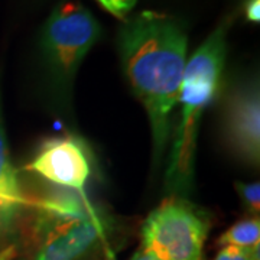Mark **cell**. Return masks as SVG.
<instances>
[{
    "label": "cell",
    "mask_w": 260,
    "mask_h": 260,
    "mask_svg": "<svg viewBox=\"0 0 260 260\" xmlns=\"http://www.w3.org/2000/svg\"><path fill=\"white\" fill-rule=\"evenodd\" d=\"M100 37V23L78 2L62 3L51 13L41 34L39 51L48 88L56 102H70L75 75Z\"/></svg>",
    "instance_id": "cell-3"
},
{
    "label": "cell",
    "mask_w": 260,
    "mask_h": 260,
    "mask_svg": "<svg viewBox=\"0 0 260 260\" xmlns=\"http://www.w3.org/2000/svg\"><path fill=\"white\" fill-rule=\"evenodd\" d=\"M26 169L47 181L83 197L91 175V153L83 140L73 135L47 140Z\"/></svg>",
    "instance_id": "cell-6"
},
{
    "label": "cell",
    "mask_w": 260,
    "mask_h": 260,
    "mask_svg": "<svg viewBox=\"0 0 260 260\" xmlns=\"http://www.w3.org/2000/svg\"><path fill=\"white\" fill-rule=\"evenodd\" d=\"M99 217L87 197L75 191L61 188L45 195L37 205L35 214V236L37 239L48 233L70 227Z\"/></svg>",
    "instance_id": "cell-8"
},
{
    "label": "cell",
    "mask_w": 260,
    "mask_h": 260,
    "mask_svg": "<svg viewBox=\"0 0 260 260\" xmlns=\"http://www.w3.org/2000/svg\"><path fill=\"white\" fill-rule=\"evenodd\" d=\"M218 243L225 247H239V249H251L260 244V221L259 217L244 218L242 221L232 225L220 237Z\"/></svg>",
    "instance_id": "cell-10"
},
{
    "label": "cell",
    "mask_w": 260,
    "mask_h": 260,
    "mask_svg": "<svg viewBox=\"0 0 260 260\" xmlns=\"http://www.w3.org/2000/svg\"><path fill=\"white\" fill-rule=\"evenodd\" d=\"M214 260H260V244L251 249L225 246L217 253Z\"/></svg>",
    "instance_id": "cell-12"
},
{
    "label": "cell",
    "mask_w": 260,
    "mask_h": 260,
    "mask_svg": "<svg viewBox=\"0 0 260 260\" xmlns=\"http://www.w3.org/2000/svg\"><path fill=\"white\" fill-rule=\"evenodd\" d=\"M129 260H159V259L158 257H155L152 253H149V251H146L145 249H142V247H140L139 250L135 251V254H133Z\"/></svg>",
    "instance_id": "cell-15"
},
{
    "label": "cell",
    "mask_w": 260,
    "mask_h": 260,
    "mask_svg": "<svg viewBox=\"0 0 260 260\" xmlns=\"http://www.w3.org/2000/svg\"><path fill=\"white\" fill-rule=\"evenodd\" d=\"M188 37L177 19L140 12L123 20L117 51L123 73L148 113L152 156L158 167L172 135V116L186 65Z\"/></svg>",
    "instance_id": "cell-1"
},
{
    "label": "cell",
    "mask_w": 260,
    "mask_h": 260,
    "mask_svg": "<svg viewBox=\"0 0 260 260\" xmlns=\"http://www.w3.org/2000/svg\"><path fill=\"white\" fill-rule=\"evenodd\" d=\"M23 204V197L20 192L18 175L12 167L8 139L3 124L2 114V97H0V211L5 224L9 225L18 214L20 205Z\"/></svg>",
    "instance_id": "cell-9"
},
{
    "label": "cell",
    "mask_w": 260,
    "mask_h": 260,
    "mask_svg": "<svg viewBox=\"0 0 260 260\" xmlns=\"http://www.w3.org/2000/svg\"><path fill=\"white\" fill-rule=\"evenodd\" d=\"M210 221L181 197H169L142 225V249L159 260H203Z\"/></svg>",
    "instance_id": "cell-4"
},
{
    "label": "cell",
    "mask_w": 260,
    "mask_h": 260,
    "mask_svg": "<svg viewBox=\"0 0 260 260\" xmlns=\"http://www.w3.org/2000/svg\"><path fill=\"white\" fill-rule=\"evenodd\" d=\"M229 22L220 23L189 58L178 94L172 148L165 171V191L184 198L194 185L200 123L205 109L220 91L227 58Z\"/></svg>",
    "instance_id": "cell-2"
},
{
    "label": "cell",
    "mask_w": 260,
    "mask_h": 260,
    "mask_svg": "<svg viewBox=\"0 0 260 260\" xmlns=\"http://www.w3.org/2000/svg\"><path fill=\"white\" fill-rule=\"evenodd\" d=\"M223 136L237 159L259 167L260 160V93L257 80L236 84L225 99Z\"/></svg>",
    "instance_id": "cell-5"
},
{
    "label": "cell",
    "mask_w": 260,
    "mask_h": 260,
    "mask_svg": "<svg viewBox=\"0 0 260 260\" xmlns=\"http://www.w3.org/2000/svg\"><path fill=\"white\" fill-rule=\"evenodd\" d=\"M104 239L106 223L99 215L39 237L30 260H87Z\"/></svg>",
    "instance_id": "cell-7"
},
{
    "label": "cell",
    "mask_w": 260,
    "mask_h": 260,
    "mask_svg": "<svg viewBox=\"0 0 260 260\" xmlns=\"http://www.w3.org/2000/svg\"><path fill=\"white\" fill-rule=\"evenodd\" d=\"M0 227H6L5 220H3V215H2V211H0Z\"/></svg>",
    "instance_id": "cell-16"
},
{
    "label": "cell",
    "mask_w": 260,
    "mask_h": 260,
    "mask_svg": "<svg viewBox=\"0 0 260 260\" xmlns=\"http://www.w3.org/2000/svg\"><path fill=\"white\" fill-rule=\"evenodd\" d=\"M236 189L242 200L244 210L251 214V217H254V214L257 215L260 211L259 182H236Z\"/></svg>",
    "instance_id": "cell-11"
},
{
    "label": "cell",
    "mask_w": 260,
    "mask_h": 260,
    "mask_svg": "<svg viewBox=\"0 0 260 260\" xmlns=\"http://www.w3.org/2000/svg\"><path fill=\"white\" fill-rule=\"evenodd\" d=\"M246 18L251 23H259L260 22V0H247L244 6Z\"/></svg>",
    "instance_id": "cell-14"
},
{
    "label": "cell",
    "mask_w": 260,
    "mask_h": 260,
    "mask_svg": "<svg viewBox=\"0 0 260 260\" xmlns=\"http://www.w3.org/2000/svg\"><path fill=\"white\" fill-rule=\"evenodd\" d=\"M103 9L109 12L114 18L126 20L130 12L136 6L138 0H95Z\"/></svg>",
    "instance_id": "cell-13"
}]
</instances>
